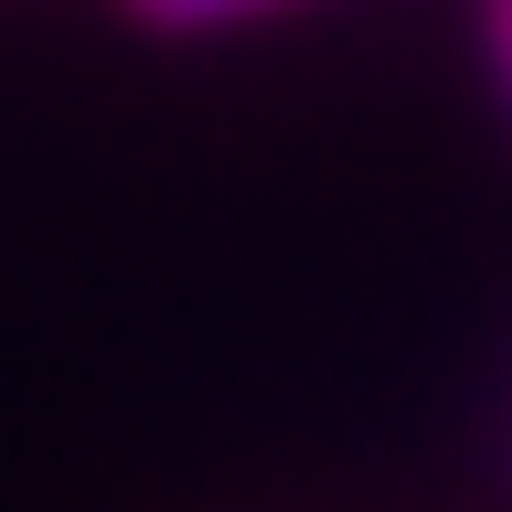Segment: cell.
<instances>
[{
	"instance_id": "6da1fadb",
	"label": "cell",
	"mask_w": 512,
	"mask_h": 512,
	"mask_svg": "<svg viewBox=\"0 0 512 512\" xmlns=\"http://www.w3.org/2000/svg\"><path fill=\"white\" fill-rule=\"evenodd\" d=\"M128 11L160 32H224V22H256V11H288V0H128Z\"/></svg>"
},
{
	"instance_id": "7a4b0ae2",
	"label": "cell",
	"mask_w": 512,
	"mask_h": 512,
	"mask_svg": "<svg viewBox=\"0 0 512 512\" xmlns=\"http://www.w3.org/2000/svg\"><path fill=\"white\" fill-rule=\"evenodd\" d=\"M491 75H502V96H512V0H491Z\"/></svg>"
}]
</instances>
